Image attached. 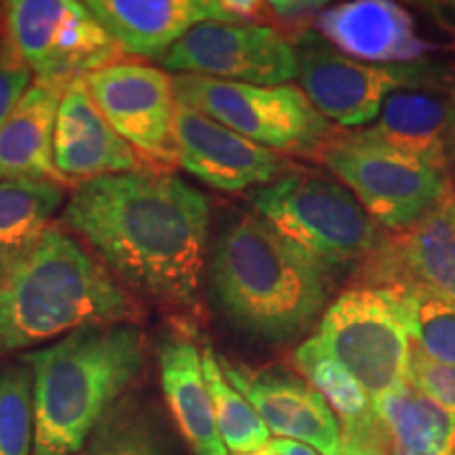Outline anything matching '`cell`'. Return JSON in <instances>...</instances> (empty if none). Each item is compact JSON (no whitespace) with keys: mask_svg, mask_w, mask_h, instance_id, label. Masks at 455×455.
<instances>
[{"mask_svg":"<svg viewBox=\"0 0 455 455\" xmlns=\"http://www.w3.org/2000/svg\"><path fill=\"white\" fill-rule=\"evenodd\" d=\"M161 386L175 424L195 455H230L215 424L201 352L192 341L169 338L158 350Z\"/></svg>","mask_w":455,"mask_h":455,"instance_id":"20","label":"cell"},{"mask_svg":"<svg viewBox=\"0 0 455 455\" xmlns=\"http://www.w3.org/2000/svg\"><path fill=\"white\" fill-rule=\"evenodd\" d=\"M270 11L275 15L281 17L283 24H291L304 28L310 15H321V9L325 4L318 3H270Z\"/></svg>","mask_w":455,"mask_h":455,"instance_id":"31","label":"cell"},{"mask_svg":"<svg viewBox=\"0 0 455 455\" xmlns=\"http://www.w3.org/2000/svg\"><path fill=\"white\" fill-rule=\"evenodd\" d=\"M74 455H167V443L150 407L124 395Z\"/></svg>","mask_w":455,"mask_h":455,"instance_id":"25","label":"cell"},{"mask_svg":"<svg viewBox=\"0 0 455 455\" xmlns=\"http://www.w3.org/2000/svg\"><path fill=\"white\" fill-rule=\"evenodd\" d=\"M34 432L36 415L30 367L26 363L0 367V455H30Z\"/></svg>","mask_w":455,"mask_h":455,"instance_id":"28","label":"cell"},{"mask_svg":"<svg viewBox=\"0 0 455 455\" xmlns=\"http://www.w3.org/2000/svg\"><path fill=\"white\" fill-rule=\"evenodd\" d=\"M209 218L201 190L148 169L83 181L61 215L124 284L178 308L196 301Z\"/></svg>","mask_w":455,"mask_h":455,"instance_id":"1","label":"cell"},{"mask_svg":"<svg viewBox=\"0 0 455 455\" xmlns=\"http://www.w3.org/2000/svg\"><path fill=\"white\" fill-rule=\"evenodd\" d=\"M293 363L308 378L312 388L325 398L331 411L338 413L344 424V435H379L373 398L338 361H333L318 346L315 338H308L298 346V350L293 352Z\"/></svg>","mask_w":455,"mask_h":455,"instance_id":"23","label":"cell"},{"mask_svg":"<svg viewBox=\"0 0 455 455\" xmlns=\"http://www.w3.org/2000/svg\"><path fill=\"white\" fill-rule=\"evenodd\" d=\"M403 259L415 281L455 301V198L409 228L403 241Z\"/></svg>","mask_w":455,"mask_h":455,"instance_id":"24","label":"cell"},{"mask_svg":"<svg viewBox=\"0 0 455 455\" xmlns=\"http://www.w3.org/2000/svg\"><path fill=\"white\" fill-rule=\"evenodd\" d=\"M247 455H321L316 449H312L306 443H298L291 439H270L258 451Z\"/></svg>","mask_w":455,"mask_h":455,"instance_id":"33","label":"cell"},{"mask_svg":"<svg viewBox=\"0 0 455 455\" xmlns=\"http://www.w3.org/2000/svg\"><path fill=\"white\" fill-rule=\"evenodd\" d=\"M68 83H32L0 127V181H64L53 161L55 116Z\"/></svg>","mask_w":455,"mask_h":455,"instance_id":"18","label":"cell"},{"mask_svg":"<svg viewBox=\"0 0 455 455\" xmlns=\"http://www.w3.org/2000/svg\"><path fill=\"white\" fill-rule=\"evenodd\" d=\"M312 338L371 398L409 384L411 335L392 284L344 291L325 310Z\"/></svg>","mask_w":455,"mask_h":455,"instance_id":"6","label":"cell"},{"mask_svg":"<svg viewBox=\"0 0 455 455\" xmlns=\"http://www.w3.org/2000/svg\"><path fill=\"white\" fill-rule=\"evenodd\" d=\"M415 348L432 361L455 367V301L419 281L392 284Z\"/></svg>","mask_w":455,"mask_h":455,"instance_id":"26","label":"cell"},{"mask_svg":"<svg viewBox=\"0 0 455 455\" xmlns=\"http://www.w3.org/2000/svg\"><path fill=\"white\" fill-rule=\"evenodd\" d=\"M53 161L61 178L81 184L140 169L138 155L106 121L91 98L84 76L68 83L61 95L55 116Z\"/></svg>","mask_w":455,"mask_h":455,"instance_id":"15","label":"cell"},{"mask_svg":"<svg viewBox=\"0 0 455 455\" xmlns=\"http://www.w3.org/2000/svg\"><path fill=\"white\" fill-rule=\"evenodd\" d=\"M175 161L221 192H243L283 178V156L241 138L224 124L178 104L173 116Z\"/></svg>","mask_w":455,"mask_h":455,"instance_id":"13","label":"cell"},{"mask_svg":"<svg viewBox=\"0 0 455 455\" xmlns=\"http://www.w3.org/2000/svg\"><path fill=\"white\" fill-rule=\"evenodd\" d=\"M173 91L178 104L272 152H312L323 148L331 135L327 118L316 112L295 84L258 87L178 74Z\"/></svg>","mask_w":455,"mask_h":455,"instance_id":"7","label":"cell"},{"mask_svg":"<svg viewBox=\"0 0 455 455\" xmlns=\"http://www.w3.org/2000/svg\"><path fill=\"white\" fill-rule=\"evenodd\" d=\"M201 358L215 424H218V432L228 453L247 455L258 451L270 441L268 426L264 424L251 403L228 382L224 369L220 365V356L212 348H204Z\"/></svg>","mask_w":455,"mask_h":455,"instance_id":"27","label":"cell"},{"mask_svg":"<svg viewBox=\"0 0 455 455\" xmlns=\"http://www.w3.org/2000/svg\"><path fill=\"white\" fill-rule=\"evenodd\" d=\"M323 163L375 224L395 230L413 228L449 198L445 171L355 133L323 148Z\"/></svg>","mask_w":455,"mask_h":455,"instance_id":"8","label":"cell"},{"mask_svg":"<svg viewBox=\"0 0 455 455\" xmlns=\"http://www.w3.org/2000/svg\"><path fill=\"white\" fill-rule=\"evenodd\" d=\"M449 104H451V123H449V141H447V175L455 180V89L449 93Z\"/></svg>","mask_w":455,"mask_h":455,"instance_id":"34","label":"cell"},{"mask_svg":"<svg viewBox=\"0 0 455 455\" xmlns=\"http://www.w3.org/2000/svg\"><path fill=\"white\" fill-rule=\"evenodd\" d=\"M161 64L171 72L228 83L278 87L298 78L293 43L272 26L204 21L184 34Z\"/></svg>","mask_w":455,"mask_h":455,"instance_id":"11","label":"cell"},{"mask_svg":"<svg viewBox=\"0 0 455 455\" xmlns=\"http://www.w3.org/2000/svg\"><path fill=\"white\" fill-rule=\"evenodd\" d=\"M316 28L329 44L365 64H413L428 51L411 13L390 0H355L325 9Z\"/></svg>","mask_w":455,"mask_h":455,"instance_id":"17","label":"cell"},{"mask_svg":"<svg viewBox=\"0 0 455 455\" xmlns=\"http://www.w3.org/2000/svg\"><path fill=\"white\" fill-rule=\"evenodd\" d=\"M209 278L221 316L266 344L304 335L327 306L325 266L255 213L226 228Z\"/></svg>","mask_w":455,"mask_h":455,"instance_id":"2","label":"cell"},{"mask_svg":"<svg viewBox=\"0 0 455 455\" xmlns=\"http://www.w3.org/2000/svg\"><path fill=\"white\" fill-rule=\"evenodd\" d=\"M91 98L133 150L167 163L175 161L173 78L138 61H112L84 76Z\"/></svg>","mask_w":455,"mask_h":455,"instance_id":"12","label":"cell"},{"mask_svg":"<svg viewBox=\"0 0 455 455\" xmlns=\"http://www.w3.org/2000/svg\"><path fill=\"white\" fill-rule=\"evenodd\" d=\"M140 306L70 235L49 228L0 275V356L57 335L131 323Z\"/></svg>","mask_w":455,"mask_h":455,"instance_id":"4","label":"cell"},{"mask_svg":"<svg viewBox=\"0 0 455 455\" xmlns=\"http://www.w3.org/2000/svg\"><path fill=\"white\" fill-rule=\"evenodd\" d=\"M409 386L428 401L455 415V367L432 361L422 350L411 348Z\"/></svg>","mask_w":455,"mask_h":455,"instance_id":"29","label":"cell"},{"mask_svg":"<svg viewBox=\"0 0 455 455\" xmlns=\"http://www.w3.org/2000/svg\"><path fill=\"white\" fill-rule=\"evenodd\" d=\"M21 361L34 382L32 455H74L138 379L146 335L133 323L84 327Z\"/></svg>","mask_w":455,"mask_h":455,"instance_id":"3","label":"cell"},{"mask_svg":"<svg viewBox=\"0 0 455 455\" xmlns=\"http://www.w3.org/2000/svg\"><path fill=\"white\" fill-rule=\"evenodd\" d=\"M293 47L301 91L323 118L341 127L371 124L392 93L435 83L428 68L365 64L335 51L315 32L301 34Z\"/></svg>","mask_w":455,"mask_h":455,"instance_id":"10","label":"cell"},{"mask_svg":"<svg viewBox=\"0 0 455 455\" xmlns=\"http://www.w3.org/2000/svg\"><path fill=\"white\" fill-rule=\"evenodd\" d=\"M118 51L163 60L184 34L204 21H241L220 0H89Z\"/></svg>","mask_w":455,"mask_h":455,"instance_id":"16","label":"cell"},{"mask_svg":"<svg viewBox=\"0 0 455 455\" xmlns=\"http://www.w3.org/2000/svg\"><path fill=\"white\" fill-rule=\"evenodd\" d=\"M9 47L41 81L70 83L112 64L116 43L76 0H13L4 4Z\"/></svg>","mask_w":455,"mask_h":455,"instance_id":"9","label":"cell"},{"mask_svg":"<svg viewBox=\"0 0 455 455\" xmlns=\"http://www.w3.org/2000/svg\"><path fill=\"white\" fill-rule=\"evenodd\" d=\"M224 375L251 403L270 435L306 443L321 455H335L341 443L338 418L325 398L289 371H251L220 358Z\"/></svg>","mask_w":455,"mask_h":455,"instance_id":"14","label":"cell"},{"mask_svg":"<svg viewBox=\"0 0 455 455\" xmlns=\"http://www.w3.org/2000/svg\"><path fill=\"white\" fill-rule=\"evenodd\" d=\"M255 215L329 266L350 264L373 249L378 224L341 181L323 175H283L251 192Z\"/></svg>","mask_w":455,"mask_h":455,"instance_id":"5","label":"cell"},{"mask_svg":"<svg viewBox=\"0 0 455 455\" xmlns=\"http://www.w3.org/2000/svg\"><path fill=\"white\" fill-rule=\"evenodd\" d=\"M384 455H455V415L411 386L373 398Z\"/></svg>","mask_w":455,"mask_h":455,"instance_id":"21","label":"cell"},{"mask_svg":"<svg viewBox=\"0 0 455 455\" xmlns=\"http://www.w3.org/2000/svg\"><path fill=\"white\" fill-rule=\"evenodd\" d=\"M30 74L9 44H0V127L30 87Z\"/></svg>","mask_w":455,"mask_h":455,"instance_id":"30","label":"cell"},{"mask_svg":"<svg viewBox=\"0 0 455 455\" xmlns=\"http://www.w3.org/2000/svg\"><path fill=\"white\" fill-rule=\"evenodd\" d=\"M64 198L60 181H0V275L36 247Z\"/></svg>","mask_w":455,"mask_h":455,"instance_id":"22","label":"cell"},{"mask_svg":"<svg viewBox=\"0 0 455 455\" xmlns=\"http://www.w3.org/2000/svg\"><path fill=\"white\" fill-rule=\"evenodd\" d=\"M449 123V93L428 87L403 89L384 101L371 127L355 131V135L371 144L395 148L447 173Z\"/></svg>","mask_w":455,"mask_h":455,"instance_id":"19","label":"cell"},{"mask_svg":"<svg viewBox=\"0 0 455 455\" xmlns=\"http://www.w3.org/2000/svg\"><path fill=\"white\" fill-rule=\"evenodd\" d=\"M335 455H384V449L379 443V435L356 436L341 432V443Z\"/></svg>","mask_w":455,"mask_h":455,"instance_id":"32","label":"cell"}]
</instances>
